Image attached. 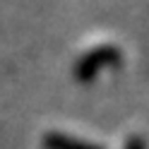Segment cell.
Returning <instances> with one entry per match:
<instances>
[{
	"mask_svg": "<svg viewBox=\"0 0 149 149\" xmlns=\"http://www.w3.org/2000/svg\"><path fill=\"white\" fill-rule=\"evenodd\" d=\"M118 51L116 48H99V51H94V53H89L84 60H82V65H79V77L82 79H89L94 72H99L104 65H113V63H118Z\"/></svg>",
	"mask_w": 149,
	"mask_h": 149,
	"instance_id": "6da1fadb",
	"label": "cell"
},
{
	"mask_svg": "<svg viewBox=\"0 0 149 149\" xmlns=\"http://www.w3.org/2000/svg\"><path fill=\"white\" fill-rule=\"evenodd\" d=\"M48 147L51 149H99V147H91V144H84V142H72V139L63 137V135H51Z\"/></svg>",
	"mask_w": 149,
	"mask_h": 149,
	"instance_id": "7a4b0ae2",
	"label": "cell"
},
{
	"mask_svg": "<svg viewBox=\"0 0 149 149\" xmlns=\"http://www.w3.org/2000/svg\"><path fill=\"white\" fill-rule=\"evenodd\" d=\"M127 149H147V144H144V139L139 135H132L130 142H127Z\"/></svg>",
	"mask_w": 149,
	"mask_h": 149,
	"instance_id": "3957f363",
	"label": "cell"
}]
</instances>
